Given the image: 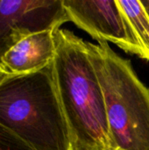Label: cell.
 <instances>
[{
    "instance_id": "1",
    "label": "cell",
    "mask_w": 149,
    "mask_h": 150,
    "mask_svg": "<svg viewBox=\"0 0 149 150\" xmlns=\"http://www.w3.org/2000/svg\"><path fill=\"white\" fill-rule=\"evenodd\" d=\"M54 37V80L76 149L112 150L104 95L87 41L61 28Z\"/></svg>"
},
{
    "instance_id": "2",
    "label": "cell",
    "mask_w": 149,
    "mask_h": 150,
    "mask_svg": "<svg viewBox=\"0 0 149 150\" xmlns=\"http://www.w3.org/2000/svg\"><path fill=\"white\" fill-rule=\"evenodd\" d=\"M52 63L33 73L8 74L0 81V126L32 150H76Z\"/></svg>"
},
{
    "instance_id": "3",
    "label": "cell",
    "mask_w": 149,
    "mask_h": 150,
    "mask_svg": "<svg viewBox=\"0 0 149 150\" xmlns=\"http://www.w3.org/2000/svg\"><path fill=\"white\" fill-rule=\"evenodd\" d=\"M105 104L112 150H149V88L107 42L87 41Z\"/></svg>"
},
{
    "instance_id": "4",
    "label": "cell",
    "mask_w": 149,
    "mask_h": 150,
    "mask_svg": "<svg viewBox=\"0 0 149 150\" xmlns=\"http://www.w3.org/2000/svg\"><path fill=\"white\" fill-rule=\"evenodd\" d=\"M69 21L98 42H112L144 59L135 33L115 0H63Z\"/></svg>"
},
{
    "instance_id": "5",
    "label": "cell",
    "mask_w": 149,
    "mask_h": 150,
    "mask_svg": "<svg viewBox=\"0 0 149 150\" xmlns=\"http://www.w3.org/2000/svg\"><path fill=\"white\" fill-rule=\"evenodd\" d=\"M68 21L63 0H0V69L4 54L20 40Z\"/></svg>"
},
{
    "instance_id": "6",
    "label": "cell",
    "mask_w": 149,
    "mask_h": 150,
    "mask_svg": "<svg viewBox=\"0 0 149 150\" xmlns=\"http://www.w3.org/2000/svg\"><path fill=\"white\" fill-rule=\"evenodd\" d=\"M54 31H45L25 37L3 57L2 69L7 74H28L50 65L55 56Z\"/></svg>"
},
{
    "instance_id": "7",
    "label": "cell",
    "mask_w": 149,
    "mask_h": 150,
    "mask_svg": "<svg viewBox=\"0 0 149 150\" xmlns=\"http://www.w3.org/2000/svg\"><path fill=\"white\" fill-rule=\"evenodd\" d=\"M127 17L143 51L144 59L149 61V19L138 0H118Z\"/></svg>"
},
{
    "instance_id": "8",
    "label": "cell",
    "mask_w": 149,
    "mask_h": 150,
    "mask_svg": "<svg viewBox=\"0 0 149 150\" xmlns=\"http://www.w3.org/2000/svg\"><path fill=\"white\" fill-rule=\"evenodd\" d=\"M140 2H141V5H142V7H143V9H144V11H145V12H146L149 19V0H141Z\"/></svg>"
},
{
    "instance_id": "9",
    "label": "cell",
    "mask_w": 149,
    "mask_h": 150,
    "mask_svg": "<svg viewBox=\"0 0 149 150\" xmlns=\"http://www.w3.org/2000/svg\"><path fill=\"white\" fill-rule=\"evenodd\" d=\"M7 75H8V74H7L6 72H4L3 69H0V81H1V80H2L5 76H7Z\"/></svg>"
}]
</instances>
